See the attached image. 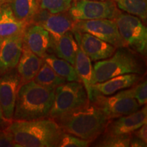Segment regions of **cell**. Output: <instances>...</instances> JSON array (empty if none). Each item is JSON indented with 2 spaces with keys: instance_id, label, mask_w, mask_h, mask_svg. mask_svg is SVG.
Returning <instances> with one entry per match:
<instances>
[{
  "instance_id": "1",
  "label": "cell",
  "mask_w": 147,
  "mask_h": 147,
  "mask_svg": "<svg viewBox=\"0 0 147 147\" xmlns=\"http://www.w3.org/2000/svg\"><path fill=\"white\" fill-rule=\"evenodd\" d=\"M6 130L16 147H57L63 131L52 119L12 120Z\"/></svg>"
},
{
  "instance_id": "2",
  "label": "cell",
  "mask_w": 147,
  "mask_h": 147,
  "mask_svg": "<svg viewBox=\"0 0 147 147\" xmlns=\"http://www.w3.org/2000/svg\"><path fill=\"white\" fill-rule=\"evenodd\" d=\"M54 121L65 133L92 142L104 133L109 119L94 103L89 102Z\"/></svg>"
},
{
  "instance_id": "3",
  "label": "cell",
  "mask_w": 147,
  "mask_h": 147,
  "mask_svg": "<svg viewBox=\"0 0 147 147\" xmlns=\"http://www.w3.org/2000/svg\"><path fill=\"white\" fill-rule=\"evenodd\" d=\"M55 89L34 80L21 84L16 97L12 120H34L49 117L55 99Z\"/></svg>"
},
{
  "instance_id": "4",
  "label": "cell",
  "mask_w": 147,
  "mask_h": 147,
  "mask_svg": "<svg viewBox=\"0 0 147 147\" xmlns=\"http://www.w3.org/2000/svg\"><path fill=\"white\" fill-rule=\"evenodd\" d=\"M144 71V62L137 53L129 47L118 48L109 58L95 61L93 66L92 85L119 75L142 74Z\"/></svg>"
},
{
  "instance_id": "5",
  "label": "cell",
  "mask_w": 147,
  "mask_h": 147,
  "mask_svg": "<svg viewBox=\"0 0 147 147\" xmlns=\"http://www.w3.org/2000/svg\"><path fill=\"white\" fill-rule=\"evenodd\" d=\"M89 102L87 91L81 82L66 81L55 88L54 102L49 118L54 120Z\"/></svg>"
},
{
  "instance_id": "6",
  "label": "cell",
  "mask_w": 147,
  "mask_h": 147,
  "mask_svg": "<svg viewBox=\"0 0 147 147\" xmlns=\"http://www.w3.org/2000/svg\"><path fill=\"white\" fill-rule=\"evenodd\" d=\"M114 20L127 47L138 54L146 55L147 30L140 18L132 14L121 12Z\"/></svg>"
},
{
  "instance_id": "7",
  "label": "cell",
  "mask_w": 147,
  "mask_h": 147,
  "mask_svg": "<svg viewBox=\"0 0 147 147\" xmlns=\"http://www.w3.org/2000/svg\"><path fill=\"white\" fill-rule=\"evenodd\" d=\"M91 102L100 108L109 120L129 115L140 107L134 97L133 87L113 96L93 94Z\"/></svg>"
},
{
  "instance_id": "8",
  "label": "cell",
  "mask_w": 147,
  "mask_h": 147,
  "mask_svg": "<svg viewBox=\"0 0 147 147\" xmlns=\"http://www.w3.org/2000/svg\"><path fill=\"white\" fill-rule=\"evenodd\" d=\"M74 21L115 19L121 11L113 0H76L67 11Z\"/></svg>"
},
{
  "instance_id": "9",
  "label": "cell",
  "mask_w": 147,
  "mask_h": 147,
  "mask_svg": "<svg viewBox=\"0 0 147 147\" xmlns=\"http://www.w3.org/2000/svg\"><path fill=\"white\" fill-rule=\"evenodd\" d=\"M71 31L85 32L104 40L117 49L127 47L119 34L113 19H94L74 22Z\"/></svg>"
},
{
  "instance_id": "10",
  "label": "cell",
  "mask_w": 147,
  "mask_h": 147,
  "mask_svg": "<svg viewBox=\"0 0 147 147\" xmlns=\"http://www.w3.org/2000/svg\"><path fill=\"white\" fill-rule=\"evenodd\" d=\"M21 84V78L16 71L11 70L0 76V104L3 117L10 122L12 121L16 97Z\"/></svg>"
},
{
  "instance_id": "11",
  "label": "cell",
  "mask_w": 147,
  "mask_h": 147,
  "mask_svg": "<svg viewBox=\"0 0 147 147\" xmlns=\"http://www.w3.org/2000/svg\"><path fill=\"white\" fill-rule=\"evenodd\" d=\"M74 22L67 12L50 13L40 9L33 23L44 27L51 34L53 41H56L66 32L72 30Z\"/></svg>"
},
{
  "instance_id": "12",
  "label": "cell",
  "mask_w": 147,
  "mask_h": 147,
  "mask_svg": "<svg viewBox=\"0 0 147 147\" xmlns=\"http://www.w3.org/2000/svg\"><path fill=\"white\" fill-rule=\"evenodd\" d=\"M71 32L79 47L93 61L109 58L117 50L113 45L88 33Z\"/></svg>"
},
{
  "instance_id": "13",
  "label": "cell",
  "mask_w": 147,
  "mask_h": 147,
  "mask_svg": "<svg viewBox=\"0 0 147 147\" xmlns=\"http://www.w3.org/2000/svg\"><path fill=\"white\" fill-rule=\"evenodd\" d=\"M147 122V107L144 106L129 115L109 120L103 134L110 135L131 134Z\"/></svg>"
},
{
  "instance_id": "14",
  "label": "cell",
  "mask_w": 147,
  "mask_h": 147,
  "mask_svg": "<svg viewBox=\"0 0 147 147\" xmlns=\"http://www.w3.org/2000/svg\"><path fill=\"white\" fill-rule=\"evenodd\" d=\"M23 35L3 38L0 48V76L17 65L23 49Z\"/></svg>"
},
{
  "instance_id": "15",
  "label": "cell",
  "mask_w": 147,
  "mask_h": 147,
  "mask_svg": "<svg viewBox=\"0 0 147 147\" xmlns=\"http://www.w3.org/2000/svg\"><path fill=\"white\" fill-rule=\"evenodd\" d=\"M23 44L37 56L43 59L49 48L53 46V39L44 27L34 24L25 29Z\"/></svg>"
},
{
  "instance_id": "16",
  "label": "cell",
  "mask_w": 147,
  "mask_h": 147,
  "mask_svg": "<svg viewBox=\"0 0 147 147\" xmlns=\"http://www.w3.org/2000/svg\"><path fill=\"white\" fill-rule=\"evenodd\" d=\"M142 76L138 74H127L119 75L108 79L106 81L98 82L92 85L93 94L110 95L119 90L126 89L137 84L141 80Z\"/></svg>"
},
{
  "instance_id": "17",
  "label": "cell",
  "mask_w": 147,
  "mask_h": 147,
  "mask_svg": "<svg viewBox=\"0 0 147 147\" xmlns=\"http://www.w3.org/2000/svg\"><path fill=\"white\" fill-rule=\"evenodd\" d=\"M43 63V59L37 56L23 44L17 64V71L21 78V84L34 80Z\"/></svg>"
},
{
  "instance_id": "18",
  "label": "cell",
  "mask_w": 147,
  "mask_h": 147,
  "mask_svg": "<svg viewBox=\"0 0 147 147\" xmlns=\"http://www.w3.org/2000/svg\"><path fill=\"white\" fill-rule=\"evenodd\" d=\"M29 26L27 23L16 19L11 10L9 3L0 8V38L24 34Z\"/></svg>"
},
{
  "instance_id": "19",
  "label": "cell",
  "mask_w": 147,
  "mask_h": 147,
  "mask_svg": "<svg viewBox=\"0 0 147 147\" xmlns=\"http://www.w3.org/2000/svg\"><path fill=\"white\" fill-rule=\"evenodd\" d=\"M74 67L80 81L85 88L88 98L90 102H91L93 100V89H92L93 66L91 59L80 47L77 51Z\"/></svg>"
},
{
  "instance_id": "20",
  "label": "cell",
  "mask_w": 147,
  "mask_h": 147,
  "mask_svg": "<svg viewBox=\"0 0 147 147\" xmlns=\"http://www.w3.org/2000/svg\"><path fill=\"white\" fill-rule=\"evenodd\" d=\"M9 5L16 19L29 25L40 10V0H10Z\"/></svg>"
},
{
  "instance_id": "21",
  "label": "cell",
  "mask_w": 147,
  "mask_h": 147,
  "mask_svg": "<svg viewBox=\"0 0 147 147\" xmlns=\"http://www.w3.org/2000/svg\"><path fill=\"white\" fill-rule=\"evenodd\" d=\"M53 49L59 58L68 61L74 65L79 46L71 31L66 32L56 41H53Z\"/></svg>"
},
{
  "instance_id": "22",
  "label": "cell",
  "mask_w": 147,
  "mask_h": 147,
  "mask_svg": "<svg viewBox=\"0 0 147 147\" xmlns=\"http://www.w3.org/2000/svg\"><path fill=\"white\" fill-rule=\"evenodd\" d=\"M44 62L49 64L59 76L65 79L66 81L81 82L74 67L68 61L57 57L55 55L47 54L43 58Z\"/></svg>"
},
{
  "instance_id": "23",
  "label": "cell",
  "mask_w": 147,
  "mask_h": 147,
  "mask_svg": "<svg viewBox=\"0 0 147 147\" xmlns=\"http://www.w3.org/2000/svg\"><path fill=\"white\" fill-rule=\"evenodd\" d=\"M33 80L44 87L53 89H55L59 85L66 82L65 79L59 76L52 67L45 62L42 64L41 68Z\"/></svg>"
},
{
  "instance_id": "24",
  "label": "cell",
  "mask_w": 147,
  "mask_h": 147,
  "mask_svg": "<svg viewBox=\"0 0 147 147\" xmlns=\"http://www.w3.org/2000/svg\"><path fill=\"white\" fill-rule=\"evenodd\" d=\"M121 10L146 21L147 18L146 0H114Z\"/></svg>"
},
{
  "instance_id": "25",
  "label": "cell",
  "mask_w": 147,
  "mask_h": 147,
  "mask_svg": "<svg viewBox=\"0 0 147 147\" xmlns=\"http://www.w3.org/2000/svg\"><path fill=\"white\" fill-rule=\"evenodd\" d=\"M131 134L110 135L105 134L95 143V146L100 147H127L129 146Z\"/></svg>"
},
{
  "instance_id": "26",
  "label": "cell",
  "mask_w": 147,
  "mask_h": 147,
  "mask_svg": "<svg viewBox=\"0 0 147 147\" xmlns=\"http://www.w3.org/2000/svg\"><path fill=\"white\" fill-rule=\"evenodd\" d=\"M73 0H40V9L50 13L67 12Z\"/></svg>"
},
{
  "instance_id": "27",
  "label": "cell",
  "mask_w": 147,
  "mask_h": 147,
  "mask_svg": "<svg viewBox=\"0 0 147 147\" xmlns=\"http://www.w3.org/2000/svg\"><path fill=\"white\" fill-rule=\"evenodd\" d=\"M91 143V141L63 132L58 147H87Z\"/></svg>"
},
{
  "instance_id": "28",
  "label": "cell",
  "mask_w": 147,
  "mask_h": 147,
  "mask_svg": "<svg viewBox=\"0 0 147 147\" xmlns=\"http://www.w3.org/2000/svg\"><path fill=\"white\" fill-rule=\"evenodd\" d=\"M134 95L139 106L146 105L147 102V82L146 80L138 82L133 86Z\"/></svg>"
},
{
  "instance_id": "29",
  "label": "cell",
  "mask_w": 147,
  "mask_h": 147,
  "mask_svg": "<svg viewBox=\"0 0 147 147\" xmlns=\"http://www.w3.org/2000/svg\"><path fill=\"white\" fill-rule=\"evenodd\" d=\"M0 146H15L13 139L6 129L0 132Z\"/></svg>"
},
{
  "instance_id": "30",
  "label": "cell",
  "mask_w": 147,
  "mask_h": 147,
  "mask_svg": "<svg viewBox=\"0 0 147 147\" xmlns=\"http://www.w3.org/2000/svg\"><path fill=\"white\" fill-rule=\"evenodd\" d=\"M147 126L146 123H145L140 127L138 129L134 131L131 134L134 136H136L141 140H142L144 142L147 143Z\"/></svg>"
},
{
  "instance_id": "31",
  "label": "cell",
  "mask_w": 147,
  "mask_h": 147,
  "mask_svg": "<svg viewBox=\"0 0 147 147\" xmlns=\"http://www.w3.org/2000/svg\"><path fill=\"white\" fill-rule=\"evenodd\" d=\"M146 143L144 142L142 140H141L139 138H138L133 134H131V138H130L129 146L131 147H144L146 146Z\"/></svg>"
},
{
  "instance_id": "32",
  "label": "cell",
  "mask_w": 147,
  "mask_h": 147,
  "mask_svg": "<svg viewBox=\"0 0 147 147\" xmlns=\"http://www.w3.org/2000/svg\"><path fill=\"white\" fill-rule=\"evenodd\" d=\"M6 121H8L4 118L3 117V111H2V108H1V104H0V127L3 125V124L5 123Z\"/></svg>"
},
{
  "instance_id": "33",
  "label": "cell",
  "mask_w": 147,
  "mask_h": 147,
  "mask_svg": "<svg viewBox=\"0 0 147 147\" xmlns=\"http://www.w3.org/2000/svg\"><path fill=\"white\" fill-rule=\"evenodd\" d=\"M10 0H0V8H1V7H2L3 5L8 3L10 2Z\"/></svg>"
},
{
  "instance_id": "34",
  "label": "cell",
  "mask_w": 147,
  "mask_h": 147,
  "mask_svg": "<svg viewBox=\"0 0 147 147\" xmlns=\"http://www.w3.org/2000/svg\"><path fill=\"white\" fill-rule=\"evenodd\" d=\"M2 42H3V38H0V48H1V43H2Z\"/></svg>"
},
{
  "instance_id": "35",
  "label": "cell",
  "mask_w": 147,
  "mask_h": 147,
  "mask_svg": "<svg viewBox=\"0 0 147 147\" xmlns=\"http://www.w3.org/2000/svg\"><path fill=\"white\" fill-rule=\"evenodd\" d=\"M73 1H76V0H73ZM113 1H114V0H113Z\"/></svg>"
}]
</instances>
